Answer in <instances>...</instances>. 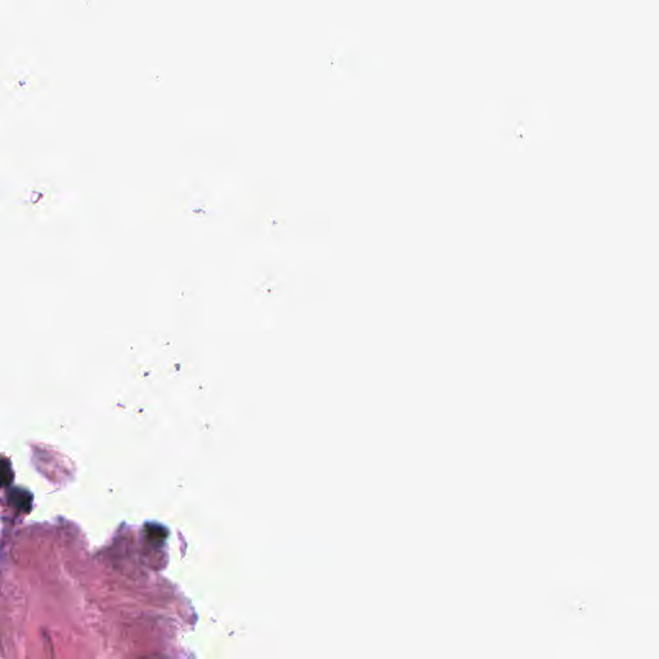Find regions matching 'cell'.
<instances>
[{"mask_svg": "<svg viewBox=\"0 0 659 659\" xmlns=\"http://www.w3.org/2000/svg\"><path fill=\"white\" fill-rule=\"evenodd\" d=\"M8 497H9V502L15 506L17 510L23 512V513H29L31 505H32V497H31L29 492L23 491L20 488H13L12 491L9 492Z\"/></svg>", "mask_w": 659, "mask_h": 659, "instance_id": "6da1fadb", "label": "cell"}, {"mask_svg": "<svg viewBox=\"0 0 659 659\" xmlns=\"http://www.w3.org/2000/svg\"><path fill=\"white\" fill-rule=\"evenodd\" d=\"M13 480V470L7 459H0V490L9 487Z\"/></svg>", "mask_w": 659, "mask_h": 659, "instance_id": "7a4b0ae2", "label": "cell"}]
</instances>
